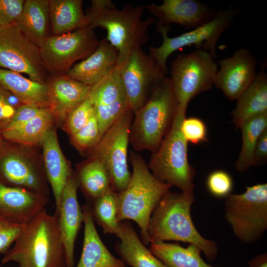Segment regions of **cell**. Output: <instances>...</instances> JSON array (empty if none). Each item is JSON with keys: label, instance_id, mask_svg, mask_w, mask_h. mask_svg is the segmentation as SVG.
<instances>
[{"label": "cell", "instance_id": "obj_33", "mask_svg": "<svg viewBox=\"0 0 267 267\" xmlns=\"http://www.w3.org/2000/svg\"><path fill=\"white\" fill-rule=\"evenodd\" d=\"M88 97L93 106L108 105L127 98L118 64L91 86Z\"/></svg>", "mask_w": 267, "mask_h": 267}, {"label": "cell", "instance_id": "obj_21", "mask_svg": "<svg viewBox=\"0 0 267 267\" xmlns=\"http://www.w3.org/2000/svg\"><path fill=\"white\" fill-rule=\"evenodd\" d=\"M118 52L105 38L88 58L74 64L66 74L68 78L91 86L118 64Z\"/></svg>", "mask_w": 267, "mask_h": 267}, {"label": "cell", "instance_id": "obj_5", "mask_svg": "<svg viewBox=\"0 0 267 267\" xmlns=\"http://www.w3.org/2000/svg\"><path fill=\"white\" fill-rule=\"evenodd\" d=\"M178 105L171 80L167 77L134 113L129 139L135 151L152 152L158 148L172 125Z\"/></svg>", "mask_w": 267, "mask_h": 267}, {"label": "cell", "instance_id": "obj_16", "mask_svg": "<svg viewBox=\"0 0 267 267\" xmlns=\"http://www.w3.org/2000/svg\"><path fill=\"white\" fill-rule=\"evenodd\" d=\"M157 18L156 26L178 24L187 29L202 26L215 18L217 12L195 0H164L163 3L144 6Z\"/></svg>", "mask_w": 267, "mask_h": 267}, {"label": "cell", "instance_id": "obj_22", "mask_svg": "<svg viewBox=\"0 0 267 267\" xmlns=\"http://www.w3.org/2000/svg\"><path fill=\"white\" fill-rule=\"evenodd\" d=\"M84 216V235L82 254L76 267H126L115 258L101 240L94 225L90 206L82 207Z\"/></svg>", "mask_w": 267, "mask_h": 267}, {"label": "cell", "instance_id": "obj_18", "mask_svg": "<svg viewBox=\"0 0 267 267\" xmlns=\"http://www.w3.org/2000/svg\"><path fill=\"white\" fill-rule=\"evenodd\" d=\"M48 196L0 182V216L25 224L45 208Z\"/></svg>", "mask_w": 267, "mask_h": 267}, {"label": "cell", "instance_id": "obj_44", "mask_svg": "<svg viewBox=\"0 0 267 267\" xmlns=\"http://www.w3.org/2000/svg\"><path fill=\"white\" fill-rule=\"evenodd\" d=\"M249 267H267V253L259 255L248 262Z\"/></svg>", "mask_w": 267, "mask_h": 267}, {"label": "cell", "instance_id": "obj_37", "mask_svg": "<svg viewBox=\"0 0 267 267\" xmlns=\"http://www.w3.org/2000/svg\"><path fill=\"white\" fill-rule=\"evenodd\" d=\"M206 185L209 192L213 196L225 198L231 193L233 182L228 173L222 170H216L208 176Z\"/></svg>", "mask_w": 267, "mask_h": 267}, {"label": "cell", "instance_id": "obj_40", "mask_svg": "<svg viewBox=\"0 0 267 267\" xmlns=\"http://www.w3.org/2000/svg\"><path fill=\"white\" fill-rule=\"evenodd\" d=\"M24 224L0 216V254H5L8 251L21 232Z\"/></svg>", "mask_w": 267, "mask_h": 267}, {"label": "cell", "instance_id": "obj_12", "mask_svg": "<svg viewBox=\"0 0 267 267\" xmlns=\"http://www.w3.org/2000/svg\"><path fill=\"white\" fill-rule=\"evenodd\" d=\"M22 145L4 140L0 152V182L49 196L43 165Z\"/></svg>", "mask_w": 267, "mask_h": 267}, {"label": "cell", "instance_id": "obj_26", "mask_svg": "<svg viewBox=\"0 0 267 267\" xmlns=\"http://www.w3.org/2000/svg\"><path fill=\"white\" fill-rule=\"evenodd\" d=\"M0 85L23 104L49 107L47 84L37 82L18 72L0 68Z\"/></svg>", "mask_w": 267, "mask_h": 267}, {"label": "cell", "instance_id": "obj_7", "mask_svg": "<svg viewBox=\"0 0 267 267\" xmlns=\"http://www.w3.org/2000/svg\"><path fill=\"white\" fill-rule=\"evenodd\" d=\"M241 194L225 197L224 217L241 243L261 240L267 230V184L246 186Z\"/></svg>", "mask_w": 267, "mask_h": 267}, {"label": "cell", "instance_id": "obj_28", "mask_svg": "<svg viewBox=\"0 0 267 267\" xmlns=\"http://www.w3.org/2000/svg\"><path fill=\"white\" fill-rule=\"evenodd\" d=\"M149 250L167 267H220L206 263L201 256L200 249L193 244L187 247L177 243H151Z\"/></svg>", "mask_w": 267, "mask_h": 267}, {"label": "cell", "instance_id": "obj_1", "mask_svg": "<svg viewBox=\"0 0 267 267\" xmlns=\"http://www.w3.org/2000/svg\"><path fill=\"white\" fill-rule=\"evenodd\" d=\"M195 200L194 191L167 192L151 216L148 226L149 242L175 241L193 244L212 262L218 255V245L215 241L203 237L196 228L191 215Z\"/></svg>", "mask_w": 267, "mask_h": 267}, {"label": "cell", "instance_id": "obj_31", "mask_svg": "<svg viewBox=\"0 0 267 267\" xmlns=\"http://www.w3.org/2000/svg\"><path fill=\"white\" fill-rule=\"evenodd\" d=\"M239 129L241 132L242 146L235 167L237 171L244 173L252 166L256 143L260 135L267 129V111L248 119Z\"/></svg>", "mask_w": 267, "mask_h": 267}, {"label": "cell", "instance_id": "obj_42", "mask_svg": "<svg viewBox=\"0 0 267 267\" xmlns=\"http://www.w3.org/2000/svg\"><path fill=\"white\" fill-rule=\"evenodd\" d=\"M48 108L34 105L22 104L16 108L10 123L5 130L18 127L44 113Z\"/></svg>", "mask_w": 267, "mask_h": 267}, {"label": "cell", "instance_id": "obj_17", "mask_svg": "<svg viewBox=\"0 0 267 267\" xmlns=\"http://www.w3.org/2000/svg\"><path fill=\"white\" fill-rule=\"evenodd\" d=\"M78 181L75 173L64 187L57 216L59 229L66 255V267H74L75 243L84 216L77 196Z\"/></svg>", "mask_w": 267, "mask_h": 267}, {"label": "cell", "instance_id": "obj_13", "mask_svg": "<svg viewBox=\"0 0 267 267\" xmlns=\"http://www.w3.org/2000/svg\"><path fill=\"white\" fill-rule=\"evenodd\" d=\"M0 68L27 74L32 81L47 84L40 48L14 23L0 27Z\"/></svg>", "mask_w": 267, "mask_h": 267}, {"label": "cell", "instance_id": "obj_19", "mask_svg": "<svg viewBox=\"0 0 267 267\" xmlns=\"http://www.w3.org/2000/svg\"><path fill=\"white\" fill-rule=\"evenodd\" d=\"M42 145L43 166L54 196V215L57 217L63 189L74 173L62 152L53 126L48 132Z\"/></svg>", "mask_w": 267, "mask_h": 267}, {"label": "cell", "instance_id": "obj_41", "mask_svg": "<svg viewBox=\"0 0 267 267\" xmlns=\"http://www.w3.org/2000/svg\"><path fill=\"white\" fill-rule=\"evenodd\" d=\"M25 0H0V27L15 22L21 14Z\"/></svg>", "mask_w": 267, "mask_h": 267}, {"label": "cell", "instance_id": "obj_25", "mask_svg": "<svg viewBox=\"0 0 267 267\" xmlns=\"http://www.w3.org/2000/svg\"><path fill=\"white\" fill-rule=\"evenodd\" d=\"M231 111V123L236 129L247 120L267 111V75L262 70L237 99Z\"/></svg>", "mask_w": 267, "mask_h": 267}, {"label": "cell", "instance_id": "obj_14", "mask_svg": "<svg viewBox=\"0 0 267 267\" xmlns=\"http://www.w3.org/2000/svg\"><path fill=\"white\" fill-rule=\"evenodd\" d=\"M118 66L129 107L134 113L145 103L154 88L167 77L141 47L133 48Z\"/></svg>", "mask_w": 267, "mask_h": 267}, {"label": "cell", "instance_id": "obj_20", "mask_svg": "<svg viewBox=\"0 0 267 267\" xmlns=\"http://www.w3.org/2000/svg\"><path fill=\"white\" fill-rule=\"evenodd\" d=\"M47 84L49 107L59 125L88 97L91 87L65 75L52 76Z\"/></svg>", "mask_w": 267, "mask_h": 267}, {"label": "cell", "instance_id": "obj_4", "mask_svg": "<svg viewBox=\"0 0 267 267\" xmlns=\"http://www.w3.org/2000/svg\"><path fill=\"white\" fill-rule=\"evenodd\" d=\"M133 172L130 182L123 191L118 193L117 219L119 222L132 220L140 228L141 240L150 244L148 226L152 213L170 185L162 182L151 174L142 156L130 151Z\"/></svg>", "mask_w": 267, "mask_h": 267}, {"label": "cell", "instance_id": "obj_23", "mask_svg": "<svg viewBox=\"0 0 267 267\" xmlns=\"http://www.w3.org/2000/svg\"><path fill=\"white\" fill-rule=\"evenodd\" d=\"M116 236V251L126 265L131 267H167L143 243L131 222H121Z\"/></svg>", "mask_w": 267, "mask_h": 267}, {"label": "cell", "instance_id": "obj_39", "mask_svg": "<svg viewBox=\"0 0 267 267\" xmlns=\"http://www.w3.org/2000/svg\"><path fill=\"white\" fill-rule=\"evenodd\" d=\"M181 131L187 142L197 144L208 140L205 124L198 118L185 117L182 122Z\"/></svg>", "mask_w": 267, "mask_h": 267}, {"label": "cell", "instance_id": "obj_8", "mask_svg": "<svg viewBox=\"0 0 267 267\" xmlns=\"http://www.w3.org/2000/svg\"><path fill=\"white\" fill-rule=\"evenodd\" d=\"M238 11V8H232L221 9L217 11L215 18L207 23L173 38L168 35L170 25L156 26L157 31L162 36L163 42L158 47L151 46L149 55L166 76L169 73L167 66L168 57L181 47L194 44L196 49L204 50L216 58L218 40L222 34L229 28Z\"/></svg>", "mask_w": 267, "mask_h": 267}, {"label": "cell", "instance_id": "obj_15", "mask_svg": "<svg viewBox=\"0 0 267 267\" xmlns=\"http://www.w3.org/2000/svg\"><path fill=\"white\" fill-rule=\"evenodd\" d=\"M214 84L230 100H237L257 75V61L249 49L240 48L219 61Z\"/></svg>", "mask_w": 267, "mask_h": 267}, {"label": "cell", "instance_id": "obj_24", "mask_svg": "<svg viewBox=\"0 0 267 267\" xmlns=\"http://www.w3.org/2000/svg\"><path fill=\"white\" fill-rule=\"evenodd\" d=\"M49 0H26L14 23L37 46L41 48L49 35Z\"/></svg>", "mask_w": 267, "mask_h": 267}, {"label": "cell", "instance_id": "obj_3", "mask_svg": "<svg viewBox=\"0 0 267 267\" xmlns=\"http://www.w3.org/2000/svg\"><path fill=\"white\" fill-rule=\"evenodd\" d=\"M144 6L124 5L118 9L111 0H92L85 13L88 27L105 29V39L118 52V65H120L131 50L146 44L148 30L156 22L153 17L142 18Z\"/></svg>", "mask_w": 267, "mask_h": 267}, {"label": "cell", "instance_id": "obj_34", "mask_svg": "<svg viewBox=\"0 0 267 267\" xmlns=\"http://www.w3.org/2000/svg\"><path fill=\"white\" fill-rule=\"evenodd\" d=\"M70 137L71 143L81 153H88L96 145L101 136L94 109L88 123Z\"/></svg>", "mask_w": 267, "mask_h": 267}, {"label": "cell", "instance_id": "obj_6", "mask_svg": "<svg viewBox=\"0 0 267 267\" xmlns=\"http://www.w3.org/2000/svg\"><path fill=\"white\" fill-rule=\"evenodd\" d=\"M187 106L178 105L172 125L158 148L152 152L147 165L160 181L178 188L181 192L194 191L196 171L188 162L187 143L181 131Z\"/></svg>", "mask_w": 267, "mask_h": 267}, {"label": "cell", "instance_id": "obj_29", "mask_svg": "<svg viewBox=\"0 0 267 267\" xmlns=\"http://www.w3.org/2000/svg\"><path fill=\"white\" fill-rule=\"evenodd\" d=\"M54 122L49 107L44 113L18 127L4 130L1 134L6 140L28 146L42 145Z\"/></svg>", "mask_w": 267, "mask_h": 267}, {"label": "cell", "instance_id": "obj_32", "mask_svg": "<svg viewBox=\"0 0 267 267\" xmlns=\"http://www.w3.org/2000/svg\"><path fill=\"white\" fill-rule=\"evenodd\" d=\"M117 192L110 188L101 196L96 198L90 206L94 222L103 229L104 234L118 233L121 222L117 219Z\"/></svg>", "mask_w": 267, "mask_h": 267}, {"label": "cell", "instance_id": "obj_10", "mask_svg": "<svg viewBox=\"0 0 267 267\" xmlns=\"http://www.w3.org/2000/svg\"><path fill=\"white\" fill-rule=\"evenodd\" d=\"M214 59L209 52L196 49L172 61L169 78L179 105L187 106L194 97L211 89L218 70Z\"/></svg>", "mask_w": 267, "mask_h": 267}, {"label": "cell", "instance_id": "obj_45", "mask_svg": "<svg viewBox=\"0 0 267 267\" xmlns=\"http://www.w3.org/2000/svg\"><path fill=\"white\" fill-rule=\"evenodd\" d=\"M4 139H3L1 132H0V152L2 147V146L3 145V142Z\"/></svg>", "mask_w": 267, "mask_h": 267}, {"label": "cell", "instance_id": "obj_2", "mask_svg": "<svg viewBox=\"0 0 267 267\" xmlns=\"http://www.w3.org/2000/svg\"><path fill=\"white\" fill-rule=\"evenodd\" d=\"M2 259L18 267H66L67 259L57 218L42 210L23 227Z\"/></svg>", "mask_w": 267, "mask_h": 267}, {"label": "cell", "instance_id": "obj_30", "mask_svg": "<svg viewBox=\"0 0 267 267\" xmlns=\"http://www.w3.org/2000/svg\"><path fill=\"white\" fill-rule=\"evenodd\" d=\"M75 174L79 187L91 201L111 188L108 171L98 159H88L79 167Z\"/></svg>", "mask_w": 267, "mask_h": 267}, {"label": "cell", "instance_id": "obj_27", "mask_svg": "<svg viewBox=\"0 0 267 267\" xmlns=\"http://www.w3.org/2000/svg\"><path fill=\"white\" fill-rule=\"evenodd\" d=\"M82 0H49L51 35H61L88 27Z\"/></svg>", "mask_w": 267, "mask_h": 267}, {"label": "cell", "instance_id": "obj_35", "mask_svg": "<svg viewBox=\"0 0 267 267\" xmlns=\"http://www.w3.org/2000/svg\"><path fill=\"white\" fill-rule=\"evenodd\" d=\"M93 106L101 137L123 113L130 109L127 98Z\"/></svg>", "mask_w": 267, "mask_h": 267}, {"label": "cell", "instance_id": "obj_11", "mask_svg": "<svg viewBox=\"0 0 267 267\" xmlns=\"http://www.w3.org/2000/svg\"><path fill=\"white\" fill-rule=\"evenodd\" d=\"M99 42L93 29L89 27L50 35L40 48L43 65L52 76L65 75L76 61L90 56Z\"/></svg>", "mask_w": 267, "mask_h": 267}, {"label": "cell", "instance_id": "obj_38", "mask_svg": "<svg viewBox=\"0 0 267 267\" xmlns=\"http://www.w3.org/2000/svg\"><path fill=\"white\" fill-rule=\"evenodd\" d=\"M22 104L13 94L0 85V132L7 127L16 108Z\"/></svg>", "mask_w": 267, "mask_h": 267}, {"label": "cell", "instance_id": "obj_43", "mask_svg": "<svg viewBox=\"0 0 267 267\" xmlns=\"http://www.w3.org/2000/svg\"><path fill=\"white\" fill-rule=\"evenodd\" d=\"M267 160V129L259 136L252 160V166L265 165Z\"/></svg>", "mask_w": 267, "mask_h": 267}, {"label": "cell", "instance_id": "obj_9", "mask_svg": "<svg viewBox=\"0 0 267 267\" xmlns=\"http://www.w3.org/2000/svg\"><path fill=\"white\" fill-rule=\"evenodd\" d=\"M134 114L130 109L123 113L88 152V159H97L104 164L109 175L111 187L117 193L125 189L131 178L128 150Z\"/></svg>", "mask_w": 267, "mask_h": 267}, {"label": "cell", "instance_id": "obj_36", "mask_svg": "<svg viewBox=\"0 0 267 267\" xmlns=\"http://www.w3.org/2000/svg\"><path fill=\"white\" fill-rule=\"evenodd\" d=\"M93 112L94 106L88 96L68 115L63 124L64 130L72 135L88 123Z\"/></svg>", "mask_w": 267, "mask_h": 267}]
</instances>
